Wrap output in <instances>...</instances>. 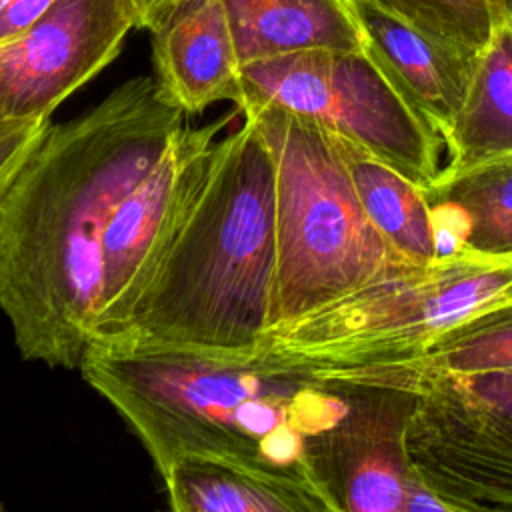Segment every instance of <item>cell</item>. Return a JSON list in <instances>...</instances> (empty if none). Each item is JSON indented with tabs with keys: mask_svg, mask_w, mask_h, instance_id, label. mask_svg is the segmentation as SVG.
I'll use <instances>...</instances> for the list:
<instances>
[{
	"mask_svg": "<svg viewBox=\"0 0 512 512\" xmlns=\"http://www.w3.org/2000/svg\"><path fill=\"white\" fill-rule=\"evenodd\" d=\"M186 112L154 76L50 124L0 198V312L18 354L78 370L100 304L102 240L122 198L156 162Z\"/></svg>",
	"mask_w": 512,
	"mask_h": 512,
	"instance_id": "1",
	"label": "cell"
},
{
	"mask_svg": "<svg viewBox=\"0 0 512 512\" xmlns=\"http://www.w3.org/2000/svg\"><path fill=\"white\" fill-rule=\"evenodd\" d=\"M274 266V164L242 116L214 142L196 200L130 314L90 346L254 360L270 330Z\"/></svg>",
	"mask_w": 512,
	"mask_h": 512,
	"instance_id": "2",
	"label": "cell"
},
{
	"mask_svg": "<svg viewBox=\"0 0 512 512\" xmlns=\"http://www.w3.org/2000/svg\"><path fill=\"white\" fill-rule=\"evenodd\" d=\"M78 370L128 424L158 476L184 454L310 470L306 438L332 426L346 410L338 388L258 360L88 346Z\"/></svg>",
	"mask_w": 512,
	"mask_h": 512,
	"instance_id": "3",
	"label": "cell"
},
{
	"mask_svg": "<svg viewBox=\"0 0 512 512\" xmlns=\"http://www.w3.org/2000/svg\"><path fill=\"white\" fill-rule=\"evenodd\" d=\"M512 306V256L472 250L432 264H398L352 292L266 332L254 358L326 384L416 356L450 328Z\"/></svg>",
	"mask_w": 512,
	"mask_h": 512,
	"instance_id": "4",
	"label": "cell"
},
{
	"mask_svg": "<svg viewBox=\"0 0 512 512\" xmlns=\"http://www.w3.org/2000/svg\"><path fill=\"white\" fill-rule=\"evenodd\" d=\"M274 164L276 266L270 330L410 264L370 222L334 134L270 102L236 106Z\"/></svg>",
	"mask_w": 512,
	"mask_h": 512,
	"instance_id": "5",
	"label": "cell"
},
{
	"mask_svg": "<svg viewBox=\"0 0 512 512\" xmlns=\"http://www.w3.org/2000/svg\"><path fill=\"white\" fill-rule=\"evenodd\" d=\"M328 386L410 396L404 446L414 476L450 510H512V370L348 374Z\"/></svg>",
	"mask_w": 512,
	"mask_h": 512,
	"instance_id": "6",
	"label": "cell"
},
{
	"mask_svg": "<svg viewBox=\"0 0 512 512\" xmlns=\"http://www.w3.org/2000/svg\"><path fill=\"white\" fill-rule=\"evenodd\" d=\"M236 102H270L312 118L430 190L448 166V144L366 50H312L240 66Z\"/></svg>",
	"mask_w": 512,
	"mask_h": 512,
	"instance_id": "7",
	"label": "cell"
},
{
	"mask_svg": "<svg viewBox=\"0 0 512 512\" xmlns=\"http://www.w3.org/2000/svg\"><path fill=\"white\" fill-rule=\"evenodd\" d=\"M236 116L238 108L204 126L184 124L116 206L102 240L100 304L90 344L108 338L148 286L196 200L214 142Z\"/></svg>",
	"mask_w": 512,
	"mask_h": 512,
	"instance_id": "8",
	"label": "cell"
},
{
	"mask_svg": "<svg viewBox=\"0 0 512 512\" xmlns=\"http://www.w3.org/2000/svg\"><path fill=\"white\" fill-rule=\"evenodd\" d=\"M136 28L130 0H56L32 26L0 44V96L14 118H50L106 68Z\"/></svg>",
	"mask_w": 512,
	"mask_h": 512,
	"instance_id": "9",
	"label": "cell"
},
{
	"mask_svg": "<svg viewBox=\"0 0 512 512\" xmlns=\"http://www.w3.org/2000/svg\"><path fill=\"white\" fill-rule=\"evenodd\" d=\"M344 414L306 438V464L330 502L346 512H404L416 480L404 446L410 396L366 386H334Z\"/></svg>",
	"mask_w": 512,
	"mask_h": 512,
	"instance_id": "10",
	"label": "cell"
},
{
	"mask_svg": "<svg viewBox=\"0 0 512 512\" xmlns=\"http://www.w3.org/2000/svg\"><path fill=\"white\" fill-rule=\"evenodd\" d=\"M350 2L368 56L446 140L466 96L478 52L366 0Z\"/></svg>",
	"mask_w": 512,
	"mask_h": 512,
	"instance_id": "11",
	"label": "cell"
},
{
	"mask_svg": "<svg viewBox=\"0 0 512 512\" xmlns=\"http://www.w3.org/2000/svg\"><path fill=\"white\" fill-rule=\"evenodd\" d=\"M150 34L154 78L186 114L240 100V62L220 0H184Z\"/></svg>",
	"mask_w": 512,
	"mask_h": 512,
	"instance_id": "12",
	"label": "cell"
},
{
	"mask_svg": "<svg viewBox=\"0 0 512 512\" xmlns=\"http://www.w3.org/2000/svg\"><path fill=\"white\" fill-rule=\"evenodd\" d=\"M176 512H324L330 502L310 470L184 454L160 476Z\"/></svg>",
	"mask_w": 512,
	"mask_h": 512,
	"instance_id": "13",
	"label": "cell"
},
{
	"mask_svg": "<svg viewBox=\"0 0 512 512\" xmlns=\"http://www.w3.org/2000/svg\"><path fill=\"white\" fill-rule=\"evenodd\" d=\"M240 66L312 50H364L350 0H220Z\"/></svg>",
	"mask_w": 512,
	"mask_h": 512,
	"instance_id": "14",
	"label": "cell"
},
{
	"mask_svg": "<svg viewBox=\"0 0 512 512\" xmlns=\"http://www.w3.org/2000/svg\"><path fill=\"white\" fill-rule=\"evenodd\" d=\"M446 144L448 166L438 182L512 154V22H500L478 50Z\"/></svg>",
	"mask_w": 512,
	"mask_h": 512,
	"instance_id": "15",
	"label": "cell"
},
{
	"mask_svg": "<svg viewBox=\"0 0 512 512\" xmlns=\"http://www.w3.org/2000/svg\"><path fill=\"white\" fill-rule=\"evenodd\" d=\"M332 134L350 170L364 212L376 230L406 262H436L430 208L424 190L356 142L336 132Z\"/></svg>",
	"mask_w": 512,
	"mask_h": 512,
	"instance_id": "16",
	"label": "cell"
},
{
	"mask_svg": "<svg viewBox=\"0 0 512 512\" xmlns=\"http://www.w3.org/2000/svg\"><path fill=\"white\" fill-rule=\"evenodd\" d=\"M512 370V306L478 314L428 344L422 352L402 362L340 374L322 386L348 374H396L440 376Z\"/></svg>",
	"mask_w": 512,
	"mask_h": 512,
	"instance_id": "17",
	"label": "cell"
},
{
	"mask_svg": "<svg viewBox=\"0 0 512 512\" xmlns=\"http://www.w3.org/2000/svg\"><path fill=\"white\" fill-rule=\"evenodd\" d=\"M426 202H456L470 218L466 248L512 256V154L450 176L424 192Z\"/></svg>",
	"mask_w": 512,
	"mask_h": 512,
	"instance_id": "18",
	"label": "cell"
},
{
	"mask_svg": "<svg viewBox=\"0 0 512 512\" xmlns=\"http://www.w3.org/2000/svg\"><path fill=\"white\" fill-rule=\"evenodd\" d=\"M450 42L480 50L500 20L490 0H366Z\"/></svg>",
	"mask_w": 512,
	"mask_h": 512,
	"instance_id": "19",
	"label": "cell"
},
{
	"mask_svg": "<svg viewBox=\"0 0 512 512\" xmlns=\"http://www.w3.org/2000/svg\"><path fill=\"white\" fill-rule=\"evenodd\" d=\"M50 128V118H8L0 122V198Z\"/></svg>",
	"mask_w": 512,
	"mask_h": 512,
	"instance_id": "20",
	"label": "cell"
},
{
	"mask_svg": "<svg viewBox=\"0 0 512 512\" xmlns=\"http://www.w3.org/2000/svg\"><path fill=\"white\" fill-rule=\"evenodd\" d=\"M430 226L434 240L436 260L452 258L466 250V240L470 234V218L456 202L434 200L428 202Z\"/></svg>",
	"mask_w": 512,
	"mask_h": 512,
	"instance_id": "21",
	"label": "cell"
},
{
	"mask_svg": "<svg viewBox=\"0 0 512 512\" xmlns=\"http://www.w3.org/2000/svg\"><path fill=\"white\" fill-rule=\"evenodd\" d=\"M56 0H6L0 8V44L20 36L42 14H46Z\"/></svg>",
	"mask_w": 512,
	"mask_h": 512,
	"instance_id": "22",
	"label": "cell"
},
{
	"mask_svg": "<svg viewBox=\"0 0 512 512\" xmlns=\"http://www.w3.org/2000/svg\"><path fill=\"white\" fill-rule=\"evenodd\" d=\"M136 16V28L154 32L184 0H130Z\"/></svg>",
	"mask_w": 512,
	"mask_h": 512,
	"instance_id": "23",
	"label": "cell"
},
{
	"mask_svg": "<svg viewBox=\"0 0 512 512\" xmlns=\"http://www.w3.org/2000/svg\"><path fill=\"white\" fill-rule=\"evenodd\" d=\"M422 510H438V512H450L448 504L440 500L428 486H424L418 478L408 486L406 500H404V512H422Z\"/></svg>",
	"mask_w": 512,
	"mask_h": 512,
	"instance_id": "24",
	"label": "cell"
},
{
	"mask_svg": "<svg viewBox=\"0 0 512 512\" xmlns=\"http://www.w3.org/2000/svg\"><path fill=\"white\" fill-rule=\"evenodd\" d=\"M490 2L496 8L500 20L512 22V0H490Z\"/></svg>",
	"mask_w": 512,
	"mask_h": 512,
	"instance_id": "25",
	"label": "cell"
},
{
	"mask_svg": "<svg viewBox=\"0 0 512 512\" xmlns=\"http://www.w3.org/2000/svg\"><path fill=\"white\" fill-rule=\"evenodd\" d=\"M8 118H14V116L10 114V110H8L6 102H4V98L0 96V122H4V120H8Z\"/></svg>",
	"mask_w": 512,
	"mask_h": 512,
	"instance_id": "26",
	"label": "cell"
},
{
	"mask_svg": "<svg viewBox=\"0 0 512 512\" xmlns=\"http://www.w3.org/2000/svg\"><path fill=\"white\" fill-rule=\"evenodd\" d=\"M4 2H6V0H0V8H2V4H4Z\"/></svg>",
	"mask_w": 512,
	"mask_h": 512,
	"instance_id": "27",
	"label": "cell"
},
{
	"mask_svg": "<svg viewBox=\"0 0 512 512\" xmlns=\"http://www.w3.org/2000/svg\"><path fill=\"white\" fill-rule=\"evenodd\" d=\"M0 508H2V504H0Z\"/></svg>",
	"mask_w": 512,
	"mask_h": 512,
	"instance_id": "28",
	"label": "cell"
}]
</instances>
